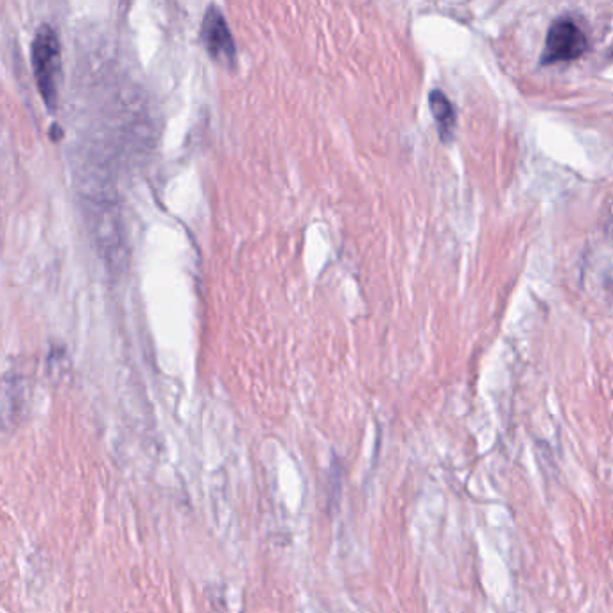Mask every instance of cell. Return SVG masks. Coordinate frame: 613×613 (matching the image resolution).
Here are the masks:
<instances>
[{"instance_id": "6", "label": "cell", "mask_w": 613, "mask_h": 613, "mask_svg": "<svg viewBox=\"0 0 613 613\" xmlns=\"http://www.w3.org/2000/svg\"><path fill=\"white\" fill-rule=\"evenodd\" d=\"M431 109H433L434 119H436L440 137L448 142L454 137V129H456V114H454L451 101L443 96L442 92H433L431 94Z\"/></svg>"}, {"instance_id": "3", "label": "cell", "mask_w": 613, "mask_h": 613, "mask_svg": "<svg viewBox=\"0 0 613 613\" xmlns=\"http://www.w3.org/2000/svg\"><path fill=\"white\" fill-rule=\"evenodd\" d=\"M585 51L586 39L583 31L571 19H561L554 22L547 33L542 65L572 62L583 56Z\"/></svg>"}, {"instance_id": "4", "label": "cell", "mask_w": 613, "mask_h": 613, "mask_svg": "<svg viewBox=\"0 0 613 613\" xmlns=\"http://www.w3.org/2000/svg\"><path fill=\"white\" fill-rule=\"evenodd\" d=\"M203 39L209 53L219 63L232 65L235 49H233L232 36H230L223 14L219 13L218 10H210L209 13L204 14Z\"/></svg>"}, {"instance_id": "1", "label": "cell", "mask_w": 613, "mask_h": 613, "mask_svg": "<svg viewBox=\"0 0 613 613\" xmlns=\"http://www.w3.org/2000/svg\"><path fill=\"white\" fill-rule=\"evenodd\" d=\"M86 224L99 257L109 273L120 275L128 266L129 250L117 195L83 198Z\"/></svg>"}, {"instance_id": "2", "label": "cell", "mask_w": 613, "mask_h": 613, "mask_svg": "<svg viewBox=\"0 0 613 613\" xmlns=\"http://www.w3.org/2000/svg\"><path fill=\"white\" fill-rule=\"evenodd\" d=\"M33 68L45 105L56 108L57 85L62 76V45L51 25H42L34 36Z\"/></svg>"}, {"instance_id": "5", "label": "cell", "mask_w": 613, "mask_h": 613, "mask_svg": "<svg viewBox=\"0 0 613 613\" xmlns=\"http://www.w3.org/2000/svg\"><path fill=\"white\" fill-rule=\"evenodd\" d=\"M24 402V382L17 377L0 382V429H10L19 420Z\"/></svg>"}]
</instances>
